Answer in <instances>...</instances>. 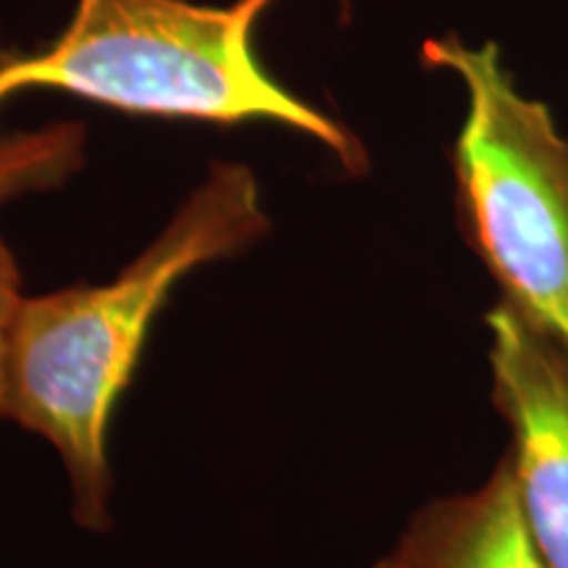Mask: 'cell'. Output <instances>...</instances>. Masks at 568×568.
I'll return each mask as SVG.
<instances>
[{"mask_svg": "<svg viewBox=\"0 0 568 568\" xmlns=\"http://www.w3.org/2000/svg\"><path fill=\"white\" fill-rule=\"evenodd\" d=\"M9 55L0 48V61ZM82 126L51 124L0 138V205L61 184L82 163Z\"/></svg>", "mask_w": 568, "mask_h": 568, "instance_id": "8992f818", "label": "cell"}, {"mask_svg": "<svg viewBox=\"0 0 568 568\" xmlns=\"http://www.w3.org/2000/svg\"><path fill=\"white\" fill-rule=\"evenodd\" d=\"M272 3L77 0L51 45L0 61V103L21 90H61L142 116L274 122L322 142L347 172H364L353 132L282 88L255 55V24Z\"/></svg>", "mask_w": 568, "mask_h": 568, "instance_id": "7a4b0ae2", "label": "cell"}, {"mask_svg": "<svg viewBox=\"0 0 568 568\" xmlns=\"http://www.w3.org/2000/svg\"><path fill=\"white\" fill-rule=\"evenodd\" d=\"M21 303H24V295H21L17 258L6 240L0 237V416H9L11 345Z\"/></svg>", "mask_w": 568, "mask_h": 568, "instance_id": "52a82bcc", "label": "cell"}, {"mask_svg": "<svg viewBox=\"0 0 568 568\" xmlns=\"http://www.w3.org/2000/svg\"><path fill=\"white\" fill-rule=\"evenodd\" d=\"M487 329L493 403L514 432L524 516L548 566L568 568V347L503 297Z\"/></svg>", "mask_w": 568, "mask_h": 568, "instance_id": "277c9868", "label": "cell"}, {"mask_svg": "<svg viewBox=\"0 0 568 568\" xmlns=\"http://www.w3.org/2000/svg\"><path fill=\"white\" fill-rule=\"evenodd\" d=\"M266 226L251 169L216 163L116 280L24 297L13 326L9 418L59 450L84 529H109L105 435L155 314L184 274L243 251Z\"/></svg>", "mask_w": 568, "mask_h": 568, "instance_id": "6da1fadb", "label": "cell"}, {"mask_svg": "<svg viewBox=\"0 0 568 568\" xmlns=\"http://www.w3.org/2000/svg\"><path fill=\"white\" fill-rule=\"evenodd\" d=\"M422 61L458 74L468 92L453 145L464 237L503 301L568 347V140L548 105L516 90L495 42L432 38Z\"/></svg>", "mask_w": 568, "mask_h": 568, "instance_id": "3957f363", "label": "cell"}, {"mask_svg": "<svg viewBox=\"0 0 568 568\" xmlns=\"http://www.w3.org/2000/svg\"><path fill=\"white\" fill-rule=\"evenodd\" d=\"M374 568H550L524 516L510 453L481 487L414 514Z\"/></svg>", "mask_w": 568, "mask_h": 568, "instance_id": "5b68a950", "label": "cell"}]
</instances>
